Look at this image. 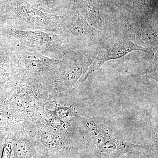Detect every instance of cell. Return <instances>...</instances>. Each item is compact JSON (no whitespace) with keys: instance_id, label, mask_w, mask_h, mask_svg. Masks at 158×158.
<instances>
[{"instance_id":"obj_1","label":"cell","mask_w":158,"mask_h":158,"mask_svg":"<svg viewBox=\"0 0 158 158\" xmlns=\"http://www.w3.org/2000/svg\"><path fill=\"white\" fill-rule=\"evenodd\" d=\"M39 116L21 122L23 127L31 138L36 154L43 158H81L90 156L87 142L71 133L68 128L73 117L59 118Z\"/></svg>"},{"instance_id":"obj_2","label":"cell","mask_w":158,"mask_h":158,"mask_svg":"<svg viewBox=\"0 0 158 158\" xmlns=\"http://www.w3.org/2000/svg\"><path fill=\"white\" fill-rule=\"evenodd\" d=\"M84 137L92 158H118L131 150L135 144L122 137L110 123L100 117H79Z\"/></svg>"},{"instance_id":"obj_3","label":"cell","mask_w":158,"mask_h":158,"mask_svg":"<svg viewBox=\"0 0 158 158\" xmlns=\"http://www.w3.org/2000/svg\"><path fill=\"white\" fill-rule=\"evenodd\" d=\"M8 27L22 31H40L60 34L65 25L63 16L43 11L25 0H15Z\"/></svg>"},{"instance_id":"obj_4","label":"cell","mask_w":158,"mask_h":158,"mask_svg":"<svg viewBox=\"0 0 158 158\" xmlns=\"http://www.w3.org/2000/svg\"><path fill=\"white\" fill-rule=\"evenodd\" d=\"M62 62L37 52L15 46L11 55V65L16 81L31 80L41 82Z\"/></svg>"},{"instance_id":"obj_5","label":"cell","mask_w":158,"mask_h":158,"mask_svg":"<svg viewBox=\"0 0 158 158\" xmlns=\"http://www.w3.org/2000/svg\"><path fill=\"white\" fill-rule=\"evenodd\" d=\"M2 31L17 40L20 46L27 50L39 52L50 58L58 59L59 55L65 52L67 46L62 35L52 32L22 31L9 27Z\"/></svg>"},{"instance_id":"obj_6","label":"cell","mask_w":158,"mask_h":158,"mask_svg":"<svg viewBox=\"0 0 158 158\" xmlns=\"http://www.w3.org/2000/svg\"><path fill=\"white\" fill-rule=\"evenodd\" d=\"M134 51H143L150 55H152L151 52L147 49L132 42L124 41L110 44L99 51L96 59L86 71L82 83L90 74L101 68L106 62L110 60L120 59Z\"/></svg>"},{"instance_id":"obj_7","label":"cell","mask_w":158,"mask_h":158,"mask_svg":"<svg viewBox=\"0 0 158 158\" xmlns=\"http://www.w3.org/2000/svg\"><path fill=\"white\" fill-rule=\"evenodd\" d=\"M7 127L12 147L11 158H32L36 154L35 148L21 123L11 122Z\"/></svg>"},{"instance_id":"obj_8","label":"cell","mask_w":158,"mask_h":158,"mask_svg":"<svg viewBox=\"0 0 158 158\" xmlns=\"http://www.w3.org/2000/svg\"><path fill=\"white\" fill-rule=\"evenodd\" d=\"M69 32L75 37H82L93 31L90 25L79 12H77L67 27Z\"/></svg>"},{"instance_id":"obj_9","label":"cell","mask_w":158,"mask_h":158,"mask_svg":"<svg viewBox=\"0 0 158 158\" xmlns=\"http://www.w3.org/2000/svg\"><path fill=\"white\" fill-rule=\"evenodd\" d=\"M56 107L54 110H47L48 113L52 116L59 118H67L69 117H77L79 116L73 107L74 105H71L70 106H62L56 104Z\"/></svg>"},{"instance_id":"obj_10","label":"cell","mask_w":158,"mask_h":158,"mask_svg":"<svg viewBox=\"0 0 158 158\" xmlns=\"http://www.w3.org/2000/svg\"><path fill=\"white\" fill-rule=\"evenodd\" d=\"M147 145L135 144L131 150L118 158H152L148 152Z\"/></svg>"},{"instance_id":"obj_11","label":"cell","mask_w":158,"mask_h":158,"mask_svg":"<svg viewBox=\"0 0 158 158\" xmlns=\"http://www.w3.org/2000/svg\"><path fill=\"white\" fill-rule=\"evenodd\" d=\"M11 115L8 99L0 98V127L7 126L11 122Z\"/></svg>"},{"instance_id":"obj_12","label":"cell","mask_w":158,"mask_h":158,"mask_svg":"<svg viewBox=\"0 0 158 158\" xmlns=\"http://www.w3.org/2000/svg\"><path fill=\"white\" fill-rule=\"evenodd\" d=\"M152 125L151 141L148 146V155L152 158H158V127Z\"/></svg>"},{"instance_id":"obj_13","label":"cell","mask_w":158,"mask_h":158,"mask_svg":"<svg viewBox=\"0 0 158 158\" xmlns=\"http://www.w3.org/2000/svg\"><path fill=\"white\" fill-rule=\"evenodd\" d=\"M157 56L154 57L152 64L147 68L140 71L136 75L152 78L156 81H158Z\"/></svg>"},{"instance_id":"obj_14","label":"cell","mask_w":158,"mask_h":158,"mask_svg":"<svg viewBox=\"0 0 158 158\" xmlns=\"http://www.w3.org/2000/svg\"><path fill=\"white\" fill-rule=\"evenodd\" d=\"M11 152L12 147L11 141L7 135L3 147L1 158H11Z\"/></svg>"},{"instance_id":"obj_15","label":"cell","mask_w":158,"mask_h":158,"mask_svg":"<svg viewBox=\"0 0 158 158\" xmlns=\"http://www.w3.org/2000/svg\"><path fill=\"white\" fill-rule=\"evenodd\" d=\"M8 133V130L7 126L0 127V158H1L3 147Z\"/></svg>"},{"instance_id":"obj_16","label":"cell","mask_w":158,"mask_h":158,"mask_svg":"<svg viewBox=\"0 0 158 158\" xmlns=\"http://www.w3.org/2000/svg\"><path fill=\"white\" fill-rule=\"evenodd\" d=\"M37 5H40L41 7L48 10L53 8L56 3V0H32Z\"/></svg>"},{"instance_id":"obj_17","label":"cell","mask_w":158,"mask_h":158,"mask_svg":"<svg viewBox=\"0 0 158 158\" xmlns=\"http://www.w3.org/2000/svg\"><path fill=\"white\" fill-rule=\"evenodd\" d=\"M84 0H74V3L76 6H79L82 5Z\"/></svg>"},{"instance_id":"obj_18","label":"cell","mask_w":158,"mask_h":158,"mask_svg":"<svg viewBox=\"0 0 158 158\" xmlns=\"http://www.w3.org/2000/svg\"><path fill=\"white\" fill-rule=\"evenodd\" d=\"M32 158H43L42 157L40 156L39 155H38L37 154H35V155H34V156L32 157Z\"/></svg>"},{"instance_id":"obj_19","label":"cell","mask_w":158,"mask_h":158,"mask_svg":"<svg viewBox=\"0 0 158 158\" xmlns=\"http://www.w3.org/2000/svg\"><path fill=\"white\" fill-rule=\"evenodd\" d=\"M137 1H140V2H146V1H148V0H137Z\"/></svg>"}]
</instances>
